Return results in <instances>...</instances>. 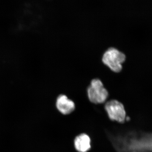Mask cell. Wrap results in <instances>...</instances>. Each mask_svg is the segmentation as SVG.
<instances>
[{
	"mask_svg": "<svg viewBox=\"0 0 152 152\" xmlns=\"http://www.w3.org/2000/svg\"><path fill=\"white\" fill-rule=\"evenodd\" d=\"M105 110L109 118L120 124L126 121V113L124 106L117 100L112 99L107 101L105 104Z\"/></svg>",
	"mask_w": 152,
	"mask_h": 152,
	"instance_id": "3957f363",
	"label": "cell"
},
{
	"mask_svg": "<svg viewBox=\"0 0 152 152\" xmlns=\"http://www.w3.org/2000/svg\"><path fill=\"white\" fill-rule=\"evenodd\" d=\"M56 106L58 111L63 115L70 114L75 109V104L73 101L68 98L64 94L60 95L57 97Z\"/></svg>",
	"mask_w": 152,
	"mask_h": 152,
	"instance_id": "277c9868",
	"label": "cell"
},
{
	"mask_svg": "<svg viewBox=\"0 0 152 152\" xmlns=\"http://www.w3.org/2000/svg\"><path fill=\"white\" fill-rule=\"evenodd\" d=\"M91 141L86 133L80 134L74 140V147L78 152H88L91 148Z\"/></svg>",
	"mask_w": 152,
	"mask_h": 152,
	"instance_id": "5b68a950",
	"label": "cell"
},
{
	"mask_svg": "<svg viewBox=\"0 0 152 152\" xmlns=\"http://www.w3.org/2000/svg\"><path fill=\"white\" fill-rule=\"evenodd\" d=\"M126 60V56L122 52L114 48H110L103 55L102 62L112 71L118 73L122 69V64Z\"/></svg>",
	"mask_w": 152,
	"mask_h": 152,
	"instance_id": "7a4b0ae2",
	"label": "cell"
},
{
	"mask_svg": "<svg viewBox=\"0 0 152 152\" xmlns=\"http://www.w3.org/2000/svg\"><path fill=\"white\" fill-rule=\"evenodd\" d=\"M87 94L90 102L96 104L104 103L109 96L107 90L102 81L97 78L92 80L87 88Z\"/></svg>",
	"mask_w": 152,
	"mask_h": 152,
	"instance_id": "6da1fadb",
	"label": "cell"
}]
</instances>
